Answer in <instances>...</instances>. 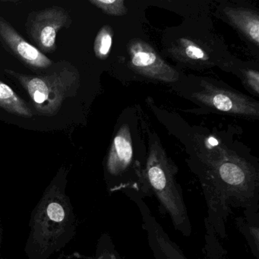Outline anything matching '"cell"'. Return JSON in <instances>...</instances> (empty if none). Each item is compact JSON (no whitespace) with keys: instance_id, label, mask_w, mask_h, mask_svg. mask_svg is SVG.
<instances>
[{"instance_id":"6da1fadb","label":"cell","mask_w":259,"mask_h":259,"mask_svg":"<svg viewBox=\"0 0 259 259\" xmlns=\"http://www.w3.org/2000/svg\"><path fill=\"white\" fill-rule=\"evenodd\" d=\"M66 176L64 169L59 171L33 212L25 247L29 259H48L75 236V217L66 194Z\"/></svg>"},{"instance_id":"5bb4252c","label":"cell","mask_w":259,"mask_h":259,"mask_svg":"<svg viewBox=\"0 0 259 259\" xmlns=\"http://www.w3.org/2000/svg\"><path fill=\"white\" fill-rule=\"evenodd\" d=\"M113 29L108 25H105L100 30L94 45V51L98 58L105 60L108 57L113 43Z\"/></svg>"},{"instance_id":"9c48e42d","label":"cell","mask_w":259,"mask_h":259,"mask_svg":"<svg viewBox=\"0 0 259 259\" xmlns=\"http://www.w3.org/2000/svg\"><path fill=\"white\" fill-rule=\"evenodd\" d=\"M217 174L230 192H246L252 186L251 176L247 172L246 167L235 160H223L217 166Z\"/></svg>"},{"instance_id":"3957f363","label":"cell","mask_w":259,"mask_h":259,"mask_svg":"<svg viewBox=\"0 0 259 259\" xmlns=\"http://www.w3.org/2000/svg\"><path fill=\"white\" fill-rule=\"evenodd\" d=\"M145 179L148 189L154 192L163 210L170 217L176 228L183 234L189 235L190 223L181 190L163 149L157 144L153 145L150 149Z\"/></svg>"},{"instance_id":"52a82bcc","label":"cell","mask_w":259,"mask_h":259,"mask_svg":"<svg viewBox=\"0 0 259 259\" xmlns=\"http://www.w3.org/2000/svg\"><path fill=\"white\" fill-rule=\"evenodd\" d=\"M0 39L28 66L41 69H48L52 66V60L37 48L27 42L3 18H0Z\"/></svg>"},{"instance_id":"8992f818","label":"cell","mask_w":259,"mask_h":259,"mask_svg":"<svg viewBox=\"0 0 259 259\" xmlns=\"http://www.w3.org/2000/svg\"><path fill=\"white\" fill-rule=\"evenodd\" d=\"M130 64L135 72L153 79L174 82L179 74L160 58L154 48L140 39L131 40L128 45Z\"/></svg>"},{"instance_id":"30bf717a","label":"cell","mask_w":259,"mask_h":259,"mask_svg":"<svg viewBox=\"0 0 259 259\" xmlns=\"http://www.w3.org/2000/svg\"><path fill=\"white\" fill-rule=\"evenodd\" d=\"M230 22L256 46L259 45V17L257 13L243 8L224 10Z\"/></svg>"},{"instance_id":"ba28073f","label":"cell","mask_w":259,"mask_h":259,"mask_svg":"<svg viewBox=\"0 0 259 259\" xmlns=\"http://www.w3.org/2000/svg\"><path fill=\"white\" fill-rule=\"evenodd\" d=\"M133 159V142L130 126L124 124L118 130L109 151L107 174L113 180H120L128 171Z\"/></svg>"},{"instance_id":"277c9868","label":"cell","mask_w":259,"mask_h":259,"mask_svg":"<svg viewBox=\"0 0 259 259\" xmlns=\"http://www.w3.org/2000/svg\"><path fill=\"white\" fill-rule=\"evenodd\" d=\"M70 20L68 11L61 7H51L31 13L26 22V28L31 38L45 53L55 51L57 33L67 26Z\"/></svg>"},{"instance_id":"4fadbf2b","label":"cell","mask_w":259,"mask_h":259,"mask_svg":"<svg viewBox=\"0 0 259 259\" xmlns=\"http://www.w3.org/2000/svg\"><path fill=\"white\" fill-rule=\"evenodd\" d=\"M150 222L151 229L148 228V230L151 233V242L154 251L157 254H162L163 259H186L176 248L170 239L165 236L160 227L157 224L151 223V221Z\"/></svg>"},{"instance_id":"7c38bea8","label":"cell","mask_w":259,"mask_h":259,"mask_svg":"<svg viewBox=\"0 0 259 259\" xmlns=\"http://www.w3.org/2000/svg\"><path fill=\"white\" fill-rule=\"evenodd\" d=\"M0 107L7 111L25 118H31L33 112L26 103L8 85L0 81Z\"/></svg>"},{"instance_id":"5b68a950","label":"cell","mask_w":259,"mask_h":259,"mask_svg":"<svg viewBox=\"0 0 259 259\" xmlns=\"http://www.w3.org/2000/svg\"><path fill=\"white\" fill-rule=\"evenodd\" d=\"M201 90L194 94L195 99L219 111L242 116L257 117V102L245 95L217 87L203 81Z\"/></svg>"},{"instance_id":"8fae6325","label":"cell","mask_w":259,"mask_h":259,"mask_svg":"<svg viewBox=\"0 0 259 259\" xmlns=\"http://www.w3.org/2000/svg\"><path fill=\"white\" fill-rule=\"evenodd\" d=\"M172 52L176 58L188 63H205L210 59L203 47L187 38L179 39L172 48Z\"/></svg>"},{"instance_id":"7a4b0ae2","label":"cell","mask_w":259,"mask_h":259,"mask_svg":"<svg viewBox=\"0 0 259 259\" xmlns=\"http://www.w3.org/2000/svg\"><path fill=\"white\" fill-rule=\"evenodd\" d=\"M20 82L32 101L36 110L46 116L57 114L67 98L76 95L80 85V75L74 66L60 63L53 72L29 76L5 70Z\"/></svg>"},{"instance_id":"9a60e30c","label":"cell","mask_w":259,"mask_h":259,"mask_svg":"<svg viewBox=\"0 0 259 259\" xmlns=\"http://www.w3.org/2000/svg\"><path fill=\"white\" fill-rule=\"evenodd\" d=\"M90 3L110 16H121L127 13L125 2L122 0H91Z\"/></svg>"},{"instance_id":"2e32d148","label":"cell","mask_w":259,"mask_h":259,"mask_svg":"<svg viewBox=\"0 0 259 259\" xmlns=\"http://www.w3.org/2000/svg\"><path fill=\"white\" fill-rule=\"evenodd\" d=\"M247 85L254 92L259 93V73L257 71L248 70L244 73Z\"/></svg>"}]
</instances>
